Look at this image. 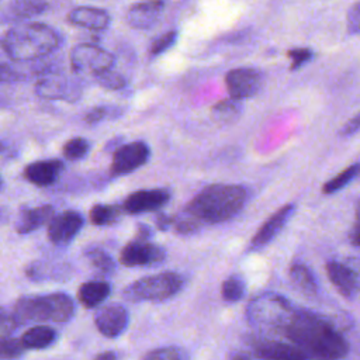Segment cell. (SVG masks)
Masks as SVG:
<instances>
[{"mask_svg": "<svg viewBox=\"0 0 360 360\" xmlns=\"http://www.w3.org/2000/svg\"><path fill=\"white\" fill-rule=\"evenodd\" d=\"M284 335L309 357L342 359L349 353L343 335L325 318L309 311L297 309Z\"/></svg>", "mask_w": 360, "mask_h": 360, "instance_id": "obj_1", "label": "cell"}, {"mask_svg": "<svg viewBox=\"0 0 360 360\" xmlns=\"http://www.w3.org/2000/svg\"><path fill=\"white\" fill-rule=\"evenodd\" d=\"M248 191L239 184H212L202 188L184 207V212L202 224H221L240 212Z\"/></svg>", "mask_w": 360, "mask_h": 360, "instance_id": "obj_2", "label": "cell"}, {"mask_svg": "<svg viewBox=\"0 0 360 360\" xmlns=\"http://www.w3.org/2000/svg\"><path fill=\"white\" fill-rule=\"evenodd\" d=\"M59 45L55 30L42 22H27L10 28L1 41L3 51L14 62H30L53 52Z\"/></svg>", "mask_w": 360, "mask_h": 360, "instance_id": "obj_3", "label": "cell"}, {"mask_svg": "<svg viewBox=\"0 0 360 360\" xmlns=\"http://www.w3.org/2000/svg\"><path fill=\"white\" fill-rule=\"evenodd\" d=\"M73 300L65 292L48 295H25L15 301L13 314L18 325L55 322L65 323L75 315Z\"/></svg>", "mask_w": 360, "mask_h": 360, "instance_id": "obj_4", "label": "cell"}, {"mask_svg": "<svg viewBox=\"0 0 360 360\" xmlns=\"http://www.w3.org/2000/svg\"><path fill=\"white\" fill-rule=\"evenodd\" d=\"M295 308L276 292H263L250 300L246 307L248 322L262 333H284Z\"/></svg>", "mask_w": 360, "mask_h": 360, "instance_id": "obj_5", "label": "cell"}, {"mask_svg": "<svg viewBox=\"0 0 360 360\" xmlns=\"http://www.w3.org/2000/svg\"><path fill=\"white\" fill-rule=\"evenodd\" d=\"M183 284L184 278L179 273H158L135 280L122 291V295L129 301H163L176 295Z\"/></svg>", "mask_w": 360, "mask_h": 360, "instance_id": "obj_6", "label": "cell"}, {"mask_svg": "<svg viewBox=\"0 0 360 360\" xmlns=\"http://www.w3.org/2000/svg\"><path fill=\"white\" fill-rule=\"evenodd\" d=\"M112 65L114 56L96 44H79L70 51V66L79 75H91L96 77L111 69Z\"/></svg>", "mask_w": 360, "mask_h": 360, "instance_id": "obj_7", "label": "cell"}, {"mask_svg": "<svg viewBox=\"0 0 360 360\" xmlns=\"http://www.w3.org/2000/svg\"><path fill=\"white\" fill-rule=\"evenodd\" d=\"M150 156V149L143 141H134L120 145L112 155L111 174L118 177L143 166Z\"/></svg>", "mask_w": 360, "mask_h": 360, "instance_id": "obj_8", "label": "cell"}, {"mask_svg": "<svg viewBox=\"0 0 360 360\" xmlns=\"http://www.w3.org/2000/svg\"><path fill=\"white\" fill-rule=\"evenodd\" d=\"M166 252L162 246L150 243L146 239H134L127 243L120 255V262L127 267L155 266L165 260Z\"/></svg>", "mask_w": 360, "mask_h": 360, "instance_id": "obj_9", "label": "cell"}, {"mask_svg": "<svg viewBox=\"0 0 360 360\" xmlns=\"http://www.w3.org/2000/svg\"><path fill=\"white\" fill-rule=\"evenodd\" d=\"M84 219L80 212L68 210L52 217L48 222V239L55 246L69 245L83 228Z\"/></svg>", "mask_w": 360, "mask_h": 360, "instance_id": "obj_10", "label": "cell"}, {"mask_svg": "<svg viewBox=\"0 0 360 360\" xmlns=\"http://www.w3.org/2000/svg\"><path fill=\"white\" fill-rule=\"evenodd\" d=\"M225 83L232 98L243 100L257 94L263 84V75L253 68H236L226 73Z\"/></svg>", "mask_w": 360, "mask_h": 360, "instance_id": "obj_11", "label": "cell"}, {"mask_svg": "<svg viewBox=\"0 0 360 360\" xmlns=\"http://www.w3.org/2000/svg\"><path fill=\"white\" fill-rule=\"evenodd\" d=\"M93 321L101 335L115 339L125 332L129 322V315L124 305L114 302L98 307L94 312Z\"/></svg>", "mask_w": 360, "mask_h": 360, "instance_id": "obj_12", "label": "cell"}, {"mask_svg": "<svg viewBox=\"0 0 360 360\" xmlns=\"http://www.w3.org/2000/svg\"><path fill=\"white\" fill-rule=\"evenodd\" d=\"M170 200L167 188H143L131 193L122 202V210L127 214L155 212Z\"/></svg>", "mask_w": 360, "mask_h": 360, "instance_id": "obj_13", "label": "cell"}, {"mask_svg": "<svg viewBox=\"0 0 360 360\" xmlns=\"http://www.w3.org/2000/svg\"><path fill=\"white\" fill-rule=\"evenodd\" d=\"M294 204H287L277 210L255 233V236L250 240L249 250H260L266 245H269L277 235L278 232L284 228V225L288 222L291 215L294 214Z\"/></svg>", "mask_w": 360, "mask_h": 360, "instance_id": "obj_14", "label": "cell"}, {"mask_svg": "<svg viewBox=\"0 0 360 360\" xmlns=\"http://www.w3.org/2000/svg\"><path fill=\"white\" fill-rule=\"evenodd\" d=\"M80 89L68 79L56 75L44 76L35 84V93L45 100L73 101L79 97Z\"/></svg>", "mask_w": 360, "mask_h": 360, "instance_id": "obj_15", "label": "cell"}, {"mask_svg": "<svg viewBox=\"0 0 360 360\" xmlns=\"http://www.w3.org/2000/svg\"><path fill=\"white\" fill-rule=\"evenodd\" d=\"M163 8V0H141L128 8L127 21L132 28L148 30L159 21Z\"/></svg>", "mask_w": 360, "mask_h": 360, "instance_id": "obj_16", "label": "cell"}, {"mask_svg": "<svg viewBox=\"0 0 360 360\" xmlns=\"http://www.w3.org/2000/svg\"><path fill=\"white\" fill-rule=\"evenodd\" d=\"M63 167V162L58 159L37 160L25 166L24 177L34 186L48 187L59 179Z\"/></svg>", "mask_w": 360, "mask_h": 360, "instance_id": "obj_17", "label": "cell"}, {"mask_svg": "<svg viewBox=\"0 0 360 360\" xmlns=\"http://www.w3.org/2000/svg\"><path fill=\"white\" fill-rule=\"evenodd\" d=\"M326 274L333 287L343 295L352 297L359 288V277L354 267L332 260L326 264Z\"/></svg>", "mask_w": 360, "mask_h": 360, "instance_id": "obj_18", "label": "cell"}, {"mask_svg": "<svg viewBox=\"0 0 360 360\" xmlns=\"http://www.w3.org/2000/svg\"><path fill=\"white\" fill-rule=\"evenodd\" d=\"M52 217H53V207L49 204L34 207V208L24 207L20 210L18 217L15 219V231L20 235L31 233L38 228H41L42 225L48 224L52 219Z\"/></svg>", "mask_w": 360, "mask_h": 360, "instance_id": "obj_19", "label": "cell"}, {"mask_svg": "<svg viewBox=\"0 0 360 360\" xmlns=\"http://www.w3.org/2000/svg\"><path fill=\"white\" fill-rule=\"evenodd\" d=\"M72 267L68 263L59 262H32L25 267V276L32 281L42 280H65L70 277Z\"/></svg>", "mask_w": 360, "mask_h": 360, "instance_id": "obj_20", "label": "cell"}, {"mask_svg": "<svg viewBox=\"0 0 360 360\" xmlns=\"http://www.w3.org/2000/svg\"><path fill=\"white\" fill-rule=\"evenodd\" d=\"M68 20L79 27L87 28V30H94V31H101L105 30L110 24V14L101 8H94V7H77L73 8Z\"/></svg>", "mask_w": 360, "mask_h": 360, "instance_id": "obj_21", "label": "cell"}, {"mask_svg": "<svg viewBox=\"0 0 360 360\" xmlns=\"http://www.w3.org/2000/svg\"><path fill=\"white\" fill-rule=\"evenodd\" d=\"M111 292V285L107 281L91 280L84 281L77 290V298L84 308H96L103 304Z\"/></svg>", "mask_w": 360, "mask_h": 360, "instance_id": "obj_22", "label": "cell"}, {"mask_svg": "<svg viewBox=\"0 0 360 360\" xmlns=\"http://www.w3.org/2000/svg\"><path fill=\"white\" fill-rule=\"evenodd\" d=\"M256 352L259 357L263 359H308L309 356L295 346L294 343H284V342H264L256 346Z\"/></svg>", "mask_w": 360, "mask_h": 360, "instance_id": "obj_23", "label": "cell"}, {"mask_svg": "<svg viewBox=\"0 0 360 360\" xmlns=\"http://www.w3.org/2000/svg\"><path fill=\"white\" fill-rule=\"evenodd\" d=\"M25 349L42 350L49 347L56 340V330L51 326L45 325H35L28 328L22 336L20 338Z\"/></svg>", "mask_w": 360, "mask_h": 360, "instance_id": "obj_24", "label": "cell"}, {"mask_svg": "<svg viewBox=\"0 0 360 360\" xmlns=\"http://www.w3.org/2000/svg\"><path fill=\"white\" fill-rule=\"evenodd\" d=\"M290 278H291L292 284L304 294H308V295L316 294V291H318L316 278L305 264L294 263L290 267Z\"/></svg>", "mask_w": 360, "mask_h": 360, "instance_id": "obj_25", "label": "cell"}, {"mask_svg": "<svg viewBox=\"0 0 360 360\" xmlns=\"http://www.w3.org/2000/svg\"><path fill=\"white\" fill-rule=\"evenodd\" d=\"M46 8H48L46 0H13L8 4L10 15L18 20L39 15Z\"/></svg>", "mask_w": 360, "mask_h": 360, "instance_id": "obj_26", "label": "cell"}, {"mask_svg": "<svg viewBox=\"0 0 360 360\" xmlns=\"http://www.w3.org/2000/svg\"><path fill=\"white\" fill-rule=\"evenodd\" d=\"M212 117L219 121V122H233L235 120L239 118L240 112H242V104L240 100L236 98H229V100H221L218 101L212 110Z\"/></svg>", "mask_w": 360, "mask_h": 360, "instance_id": "obj_27", "label": "cell"}, {"mask_svg": "<svg viewBox=\"0 0 360 360\" xmlns=\"http://www.w3.org/2000/svg\"><path fill=\"white\" fill-rule=\"evenodd\" d=\"M360 173V163H354L346 169H343L340 173H338L335 177H332L330 180H328L323 187L322 191L325 194H332L339 191L340 188L346 187L357 174Z\"/></svg>", "mask_w": 360, "mask_h": 360, "instance_id": "obj_28", "label": "cell"}, {"mask_svg": "<svg viewBox=\"0 0 360 360\" xmlns=\"http://www.w3.org/2000/svg\"><path fill=\"white\" fill-rule=\"evenodd\" d=\"M84 255L87 256V259L90 260V263L93 264V267H96L100 273L108 276L112 274L115 270V263L112 260V257L101 248H89Z\"/></svg>", "mask_w": 360, "mask_h": 360, "instance_id": "obj_29", "label": "cell"}, {"mask_svg": "<svg viewBox=\"0 0 360 360\" xmlns=\"http://www.w3.org/2000/svg\"><path fill=\"white\" fill-rule=\"evenodd\" d=\"M245 281L240 276H229L228 278L224 280L221 285V295L226 302H236L243 298L245 295Z\"/></svg>", "mask_w": 360, "mask_h": 360, "instance_id": "obj_30", "label": "cell"}, {"mask_svg": "<svg viewBox=\"0 0 360 360\" xmlns=\"http://www.w3.org/2000/svg\"><path fill=\"white\" fill-rule=\"evenodd\" d=\"M118 215H120V210L117 207L107 205V204H94L90 210V221L98 226H104L115 222L118 219Z\"/></svg>", "mask_w": 360, "mask_h": 360, "instance_id": "obj_31", "label": "cell"}, {"mask_svg": "<svg viewBox=\"0 0 360 360\" xmlns=\"http://www.w3.org/2000/svg\"><path fill=\"white\" fill-rule=\"evenodd\" d=\"M90 150V143L84 138H72L63 145V156L68 160H82Z\"/></svg>", "mask_w": 360, "mask_h": 360, "instance_id": "obj_32", "label": "cell"}, {"mask_svg": "<svg viewBox=\"0 0 360 360\" xmlns=\"http://www.w3.org/2000/svg\"><path fill=\"white\" fill-rule=\"evenodd\" d=\"M96 82L101 87L108 89V90H120V89L125 87V84H127L125 77L121 73L112 70V68L107 69L105 72H103L98 76H96Z\"/></svg>", "mask_w": 360, "mask_h": 360, "instance_id": "obj_33", "label": "cell"}, {"mask_svg": "<svg viewBox=\"0 0 360 360\" xmlns=\"http://www.w3.org/2000/svg\"><path fill=\"white\" fill-rule=\"evenodd\" d=\"M173 228L180 235H191L201 228V224L187 212L181 211L177 217H174Z\"/></svg>", "mask_w": 360, "mask_h": 360, "instance_id": "obj_34", "label": "cell"}, {"mask_svg": "<svg viewBox=\"0 0 360 360\" xmlns=\"http://www.w3.org/2000/svg\"><path fill=\"white\" fill-rule=\"evenodd\" d=\"M25 346L22 345L21 339H13L10 336L1 338L0 343V356L1 359H15L22 354Z\"/></svg>", "mask_w": 360, "mask_h": 360, "instance_id": "obj_35", "label": "cell"}, {"mask_svg": "<svg viewBox=\"0 0 360 360\" xmlns=\"http://www.w3.org/2000/svg\"><path fill=\"white\" fill-rule=\"evenodd\" d=\"M177 39V32L176 31H167L162 35H159L158 38H155V41L150 44V48H149V52L152 56H156V55H160L163 53L165 51H167L170 46H173V44L176 42Z\"/></svg>", "mask_w": 360, "mask_h": 360, "instance_id": "obj_36", "label": "cell"}, {"mask_svg": "<svg viewBox=\"0 0 360 360\" xmlns=\"http://www.w3.org/2000/svg\"><path fill=\"white\" fill-rule=\"evenodd\" d=\"M143 357L149 359V360H179V359L187 357V354L181 349L170 346V347L155 349V350L146 353Z\"/></svg>", "mask_w": 360, "mask_h": 360, "instance_id": "obj_37", "label": "cell"}, {"mask_svg": "<svg viewBox=\"0 0 360 360\" xmlns=\"http://www.w3.org/2000/svg\"><path fill=\"white\" fill-rule=\"evenodd\" d=\"M288 58L291 59V70L300 69L312 58V51L308 48H294L287 52Z\"/></svg>", "mask_w": 360, "mask_h": 360, "instance_id": "obj_38", "label": "cell"}, {"mask_svg": "<svg viewBox=\"0 0 360 360\" xmlns=\"http://www.w3.org/2000/svg\"><path fill=\"white\" fill-rule=\"evenodd\" d=\"M18 322L13 312H7L6 309H1L0 314V336L7 338L11 336V333L17 329Z\"/></svg>", "mask_w": 360, "mask_h": 360, "instance_id": "obj_39", "label": "cell"}, {"mask_svg": "<svg viewBox=\"0 0 360 360\" xmlns=\"http://www.w3.org/2000/svg\"><path fill=\"white\" fill-rule=\"evenodd\" d=\"M110 111H111V108H107V107H103V105L94 107V108L87 111V114L84 115V121L89 125H94V124L103 121L104 118H107L110 115Z\"/></svg>", "mask_w": 360, "mask_h": 360, "instance_id": "obj_40", "label": "cell"}, {"mask_svg": "<svg viewBox=\"0 0 360 360\" xmlns=\"http://www.w3.org/2000/svg\"><path fill=\"white\" fill-rule=\"evenodd\" d=\"M347 28L353 34H360V1L353 4L347 13Z\"/></svg>", "mask_w": 360, "mask_h": 360, "instance_id": "obj_41", "label": "cell"}, {"mask_svg": "<svg viewBox=\"0 0 360 360\" xmlns=\"http://www.w3.org/2000/svg\"><path fill=\"white\" fill-rule=\"evenodd\" d=\"M359 129H360V111H359L354 117H352V118L345 124V127L342 128L340 134L347 136V135H352V134L357 132Z\"/></svg>", "mask_w": 360, "mask_h": 360, "instance_id": "obj_42", "label": "cell"}, {"mask_svg": "<svg viewBox=\"0 0 360 360\" xmlns=\"http://www.w3.org/2000/svg\"><path fill=\"white\" fill-rule=\"evenodd\" d=\"M173 222H174V218H172L163 212H159L155 217V225L159 231H167L170 226H173Z\"/></svg>", "mask_w": 360, "mask_h": 360, "instance_id": "obj_43", "label": "cell"}, {"mask_svg": "<svg viewBox=\"0 0 360 360\" xmlns=\"http://www.w3.org/2000/svg\"><path fill=\"white\" fill-rule=\"evenodd\" d=\"M352 242L360 248V202L357 205V215H356V224L350 232Z\"/></svg>", "mask_w": 360, "mask_h": 360, "instance_id": "obj_44", "label": "cell"}, {"mask_svg": "<svg viewBox=\"0 0 360 360\" xmlns=\"http://www.w3.org/2000/svg\"><path fill=\"white\" fill-rule=\"evenodd\" d=\"M152 236V231L149 226L143 225V224H139L138 225V232H136V238L138 239H146L149 240V238Z\"/></svg>", "mask_w": 360, "mask_h": 360, "instance_id": "obj_45", "label": "cell"}, {"mask_svg": "<svg viewBox=\"0 0 360 360\" xmlns=\"http://www.w3.org/2000/svg\"><path fill=\"white\" fill-rule=\"evenodd\" d=\"M96 359H97V360H115V359H117V354H115L114 352L108 350V352H103V353L97 354Z\"/></svg>", "mask_w": 360, "mask_h": 360, "instance_id": "obj_46", "label": "cell"}]
</instances>
